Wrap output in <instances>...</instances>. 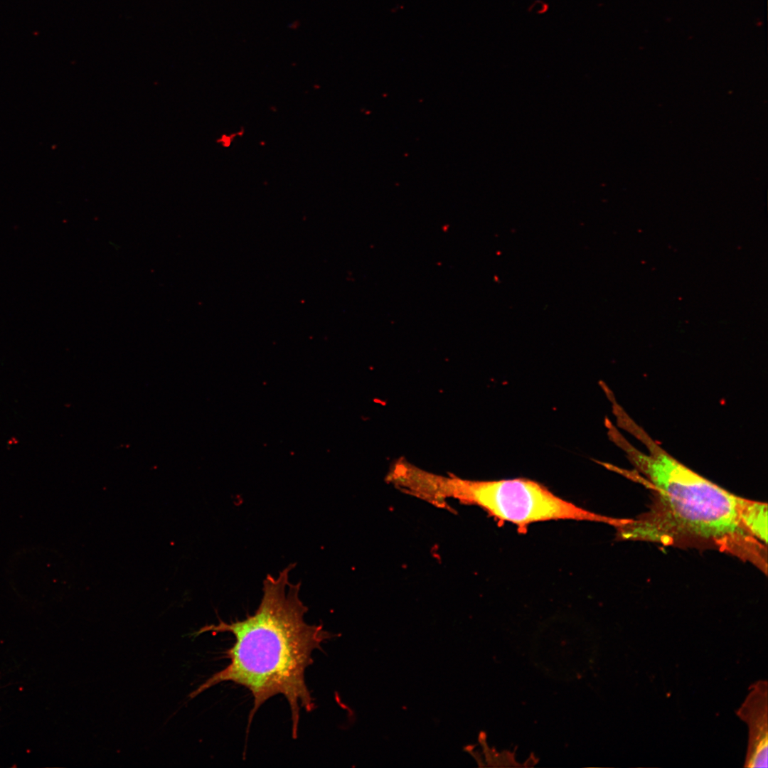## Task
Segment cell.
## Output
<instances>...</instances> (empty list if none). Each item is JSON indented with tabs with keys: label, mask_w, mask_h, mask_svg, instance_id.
Masks as SVG:
<instances>
[{
	"label": "cell",
	"mask_w": 768,
	"mask_h": 768,
	"mask_svg": "<svg viewBox=\"0 0 768 768\" xmlns=\"http://www.w3.org/2000/svg\"><path fill=\"white\" fill-rule=\"evenodd\" d=\"M622 429L648 449L644 453L620 433L612 440L634 466L632 478L646 486L653 500L634 518H619V539L663 545L712 548L750 562L767 574V545L747 530L750 500L736 496L697 474L666 452L631 417Z\"/></svg>",
	"instance_id": "cell-1"
},
{
	"label": "cell",
	"mask_w": 768,
	"mask_h": 768,
	"mask_svg": "<svg viewBox=\"0 0 768 768\" xmlns=\"http://www.w3.org/2000/svg\"><path fill=\"white\" fill-rule=\"evenodd\" d=\"M549 5L543 0H535L528 7V11L538 15H543L548 12Z\"/></svg>",
	"instance_id": "cell-4"
},
{
	"label": "cell",
	"mask_w": 768,
	"mask_h": 768,
	"mask_svg": "<svg viewBox=\"0 0 768 768\" xmlns=\"http://www.w3.org/2000/svg\"><path fill=\"white\" fill-rule=\"evenodd\" d=\"M294 566L289 565L276 577L266 576L262 599L254 614L229 623L220 620L198 631L230 632L235 641L226 652L228 665L191 693L189 698L225 681L244 686L253 697L249 730L259 708L270 698L282 695L291 711L292 735L297 739L301 708L311 712L316 708L304 673L314 662L313 651L322 650L321 644L336 634L321 624L305 622L308 607L299 597L301 583L289 581Z\"/></svg>",
	"instance_id": "cell-2"
},
{
	"label": "cell",
	"mask_w": 768,
	"mask_h": 768,
	"mask_svg": "<svg viewBox=\"0 0 768 768\" xmlns=\"http://www.w3.org/2000/svg\"><path fill=\"white\" fill-rule=\"evenodd\" d=\"M402 487L405 494L437 507H447L449 499L479 506L523 531L530 523L550 520L588 521L611 526L614 521V518L567 501L528 479L469 480L433 474L412 465L405 473Z\"/></svg>",
	"instance_id": "cell-3"
}]
</instances>
